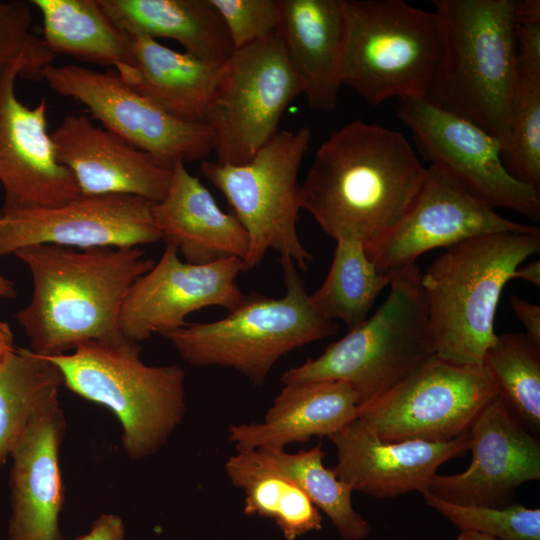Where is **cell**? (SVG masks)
I'll list each match as a JSON object with an SVG mask.
<instances>
[{"instance_id":"obj_1","label":"cell","mask_w":540,"mask_h":540,"mask_svg":"<svg viewBox=\"0 0 540 540\" xmlns=\"http://www.w3.org/2000/svg\"><path fill=\"white\" fill-rule=\"evenodd\" d=\"M426 173L401 133L354 120L318 148L301 184L300 206L333 239H355L367 248L406 214Z\"/></svg>"},{"instance_id":"obj_23","label":"cell","mask_w":540,"mask_h":540,"mask_svg":"<svg viewBox=\"0 0 540 540\" xmlns=\"http://www.w3.org/2000/svg\"><path fill=\"white\" fill-rule=\"evenodd\" d=\"M155 225L165 244L184 261L209 264L229 258L243 261L248 236L234 214L224 212L210 191L177 162L165 197L152 205Z\"/></svg>"},{"instance_id":"obj_38","label":"cell","mask_w":540,"mask_h":540,"mask_svg":"<svg viewBox=\"0 0 540 540\" xmlns=\"http://www.w3.org/2000/svg\"><path fill=\"white\" fill-rule=\"evenodd\" d=\"M510 305L515 316L525 328V335L540 346V306L513 295Z\"/></svg>"},{"instance_id":"obj_39","label":"cell","mask_w":540,"mask_h":540,"mask_svg":"<svg viewBox=\"0 0 540 540\" xmlns=\"http://www.w3.org/2000/svg\"><path fill=\"white\" fill-rule=\"evenodd\" d=\"M75 540H125L123 520L112 513L102 514L93 522L86 534Z\"/></svg>"},{"instance_id":"obj_18","label":"cell","mask_w":540,"mask_h":540,"mask_svg":"<svg viewBox=\"0 0 540 540\" xmlns=\"http://www.w3.org/2000/svg\"><path fill=\"white\" fill-rule=\"evenodd\" d=\"M467 469L436 474L424 490L461 505L503 507L522 484L540 479V442L498 395L469 430ZM423 491V490H422Z\"/></svg>"},{"instance_id":"obj_12","label":"cell","mask_w":540,"mask_h":540,"mask_svg":"<svg viewBox=\"0 0 540 540\" xmlns=\"http://www.w3.org/2000/svg\"><path fill=\"white\" fill-rule=\"evenodd\" d=\"M397 118L410 129L423 158L493 209L540 220V189L515 179L503 162L504 147L477 125L424 98L400 99Z\"/></svg>"},{"instance_id":"obj_29","label":"cell","mask_w":540,"mask_h":540,"mask_svg":"<svg viewBox=\"0 0 540 540\" xmlns=\"http://www.w3.org/2000/svg\"><path fill=\"white\" fill-rule=\"evenodd\" d=\"M63 377L47 357L15 348L0 361V467L42 408L59 399Z\"/></svg>"},{"instance_id":"obj_3","label":"cell","mask_w":540,"mask_h":540,"mask_svg":"<svg viewBox=\"0 0 540 540\" xmlns=\"http://www.w3.org/2000/svg\"><path fill=\"white\" fill-rule=\"evenodd\" d=\"M443 53L424 98L509 144L516 72V0H434ZM503 152V153H504Z\"/></svg>"},{"instance_id":"obj_21","label":"cell","mask_w":540,"mask_h":540,"mask_svg":"<svg viewBox=\"0 0 540 540\" xmlns=\"http://www.w3.org/2000/svg\"><path fill=\"white\" fill-rule=\"evenodd\" d=\"M66 429L59 399L30 420L10 457L11 540H63L64 505L60 448Z\"/></svg>"},{"instance_id":"obj_32","label":"cell","mask_w":540,"mask_h":540,"mask_svg":"<svg viewBox=\"0 0 540 540\" xmlns=\"http://www.w3.org/2000/svg\"><path fill=\"white\" fill-rule=\"evenodd\" d=\"M483 366L514 416L539 438L540 346L525 333L497 335L484 355Z\"/></svg>"},{"instance_id":"obj_9","label":"cell","mask_w":540,"mask_h":540,"mask_svg":"<svg viewBox=\"0 0 540 540\" xmlns=\"http://www.w3.org/2000/svg\"><path fill=\"white\" fill-rule=\"evenodd\" d=\"M310 141L307 127L281 130L246 164L201 162V174L225 196L247 233L242 272L257 267L270 249L303 270L312 260L297 233L298 172Z\"/></svg>"},{"instance_id":"obj_34","label":"cell","mask_w":540,"mask_h":540,"mask_svg":"<svg viewBox=\"0 0 540 540\" xmlns=\"http://www.w3.org/2000/svg\"><path fill=\"white\" fill-rule=\"evenodd\" d=\"M425 503L442 514L461 532L471 531L499 540H540V509L520 504L503 507L461 505L420 492Z\"/></svg>"},{"instance_id":"obj_2","label":"cell","mask_w":540,"mask_h":540,"mask_svg":"<svg viewBox=\"0 0 540 540\" xmlns=\"http://www.w3.org/2000/svg\"><path fill=\"white\" fill-rule=\"evenodd\" d=\"M14 255L29 268L33 292L15 319L30 350L51 357L88 342H120L121 308L134 282L155 261L140 247H25Z\"/></svg>"},{"instance_id":"obj_11","label":"cell","mask_w":540,"mask_h":540,"mask_svg":"<svg viewBox=\"0 0 540 540\" xmlns=\"http://www.w3.org/2000/svg\"><path fill=\"white\" fill-rule=\"evenodd\" d=\"M499 395L484 366H462L436 355L368 403L357 418L381 440L446 442L467 432Z\"/></svg>"},{"instance_id":"obj_42","label":"cell","mask_w":540,"mask_h":540,"mask_svg":"<svg viewBox=\"0 0 540 540\" xmlns=\"http://www.w3.org/2000/svg\"><path fill=\"white\" fill-rule=\"evenodd\" d=\"M15 295L14 283L0 273V298H13Z\"/></svg>"},{"instance_id":"obj_31","label":"cell","mask_w":540,"mask_h":540,"mask_svg":"<svg viewBox=\"0 0 540 540\" xmlns=\"http://www.w3.org/2000/svg\"><path fill=\"white\" fill-rule=\"evenodd\" d=\"M256 450L302 489L315 507L328 516L344 540H360L370 534L369 523L352 505V488L333 469L324 466L321 442L295 453L274 448Z\"/></svg>"},{"instance_id":"obj_43","label":"cell","mask_w":540,"mask_h":540,"mask_svg":"<svg viewBox=\"0 0 540 540\" xmlns=\"http://www.w3.org/2000/svg\"><path fill=\"white\" fill-rule=\"evenodd\" d=\"M456 540H499V539L493 538L485 534L477 533V532L463 531V532H460Z\"/></svg>"},{"instance_id":"obj_24","label":"cell","mask_w":540,"mask_h":540,"mask_svg":"<svg viewBox=\"0 0 540 540\" xmlns=\"http://www.w3.org/2000/svg\"><path fill=\"white\" fill-rule=\"evenodd\" d=\"M358 398L340 381L286 384L262 422L233 424L228 439L236 451L284 449L314 436L330 437L357 418Z\"/></svg>"},{"instance_id":"obj_33","label":"cell","mask_w":540,"mask_h":540,"mask_svg":"<svg viewBox=\"0 0 540 540\" xmlns=\"http://www.w3.org/2000/svg\"><path fill=\"white\" fill-rule=\"evenodd\" d=\"M508 172L540 189V78L517 76L512 98L509 144L503 153Z\"/></svg>"},{"instance_id":"obj_16","label":"cell","mask_w":540,"mask_h":540,"mask_svg":"<svg viewBox=\"0 0 540 540\" xmlns=\"http://www.w3.org/2000/svg\"><path fill=\"white\" fill-rule=\"evenodd\" d=\"M18 77L32 80L25 60L0 77V183L3 210L53 207L81 196L72 172L56 156L45 98L29 107L16 96Z\"/></svg>"},{"instance_id":"obj_37","label":"cell","mask_w":540,"mask_h":540,"mask_svg":"<svg viewBox=\"0 0 540 540\" xmlns=\"http://www.w3.org/2000/svg\"><path fill=\"white\" fill-rule=\"evenodd\" d=\"M516 72L540 78V20L516 19Z\"/></svg>"},{"instance_id":"obj_22","label":"cell","mask_w":540,"mask_h":540,"mask_svg":"<svg viewBox=\"0 0 540 540\" xmlns=\"http://www.w3.org/2000/svg\"><path fill=\"white\" fill-rule=\"evenodd\" d=\"M279 3L276 32L308 106L333 111L342 86L346 34L343 0H279Z\"/></svg>"},{"instance_id":"obj_7","label":"cell","mask_w":540,"mask_h":540,"mask_svg":"<svg viewBox=\"0 0 540 540\" xmlns=\"http://www.w3.org/2000/svg\"><path fill=\"white\" fill-rule=\"evenodd\" d=\"M279 262L285 282L282 297L244 294L225 317L187 323L164 337L191 365L232 368L254 385H263L284 355L338 330L336 322L314 309L295 263L289 258H279Z\"/></svg>"},{"instance_id":"obj_20","label":"cell","mask_w":540,"mask_h":540,"mask_svg":"<svg viewBox=\"0 0 540 540\" xmlns=\"http://www.w3.org/2000/svg\"><path fill=\"white\" fill-rule=\"evenodd\" d=\"M58 161L73 174L83 196L120 194L160 202L173 169L160 165L87 114L67 115L51 133Z\"/></svg>"},{"instance_id":"obj_40","label":"cell","mask_w":540,"mask_h":540,"mask_svg":"<svg viewBox=\"0 0 540 540\" xmlns=\"http://www.w3.org/2000/svg\"><path fill=\"white\" fill-rule=\"evenodd\" d=\"M513 279H520L536 287H540V261H533L525 266L518 267Z\"/></svg>"},{"instance_id":"obj_28","label":"cell","mask_w":540,"mask_h":540,"mask_svg":"<svg viewBox=\"0 0 540 540\" xmlns=\"http://www.w3.org/2000/svg\"><path fill=\"white\" fill-rule=\"evenodd\" d=\"M225 471L244 493V513L272 519L286 540L322 528V516L307 495L258 450L236 451Z\"/></svg>"},{"instance_id":"obj_41","label":"cell","mask_w":540,"mask_h":540,"mask_svg":"<svg viewBox=\"0 0 540 540\" xmlns=\"http://www.w3.org/2000/svg\"><path fill=\"white\" fill-rule=\"evenodd\" d=\"M15 349L12 330L7 322L0 320V361Z\"/></svg>"},{"instance_id":"obj_36","label":"cell","mask_w":540,"mask_h":540,"mask_svg":"<svg viewBox=\"0 0 540 540\" xmlns=\"http://www.w3.org/2000/svg\"><path fill=\"white\" fill-rule=\"evenodd\" d=\"M222 17L234 50L260 41L276 32L279 0H211Z\"/></svg>"},{"instance_id":"obj_5","label":"cell","mask_w":540,"mask_h":540,"mask_svg":"<svg viewBox=\"0 0 540 540\" xmlns=\"http://www.w3.org/2000/svg\"><path fill=\"white\" fill-rule=\"evenodd\" d=\"M140 352L138 343L125 339L88 342L47 357L59 368L63 386L114 414L122 448L133 460L157 453L186 410L185 371L177 365H147Z\"/></svg>"},{"instance_id":"obj_15","label":"cell","mask_w":540,"mask_h":540,"mask_svg":"<svg viewBox=\"0 0 540 540\" xmlns=\"http://www.w3.org/2000/svg\"><path fill=\"white\" fill-rule=\"evenodd\" d=\"M498 232L540 233V228L502 217L447 174L429 166L406 214L365 251L381 273L390 275L416 263L429 250Z\"/></svg>"},{"instance_id":"obj_13","label":"cell","mask_w":540,"mask_h":540,"mask_svg":"<svg viewBox=\"0 0 540 540\" xmlns=\"http://www.w3.org/2000/svg\"><path fill=\"white\" fill-rule=\"evenodd\" d=\"M42 80L56 93L83 103L103 127L146 152L165 168L205 160L213 136L204 123L179 120L131 88L114 69L49 65Z\"/></svg>"},{"instance_id":"obj_25","label":"cell","mask_w":540,"mask_h":540,"mask_svg":"<svg viewBox=\"0 0 540 540\" xmlns=\"http://www.w3.org/2000/svg\"><path fill=\"white\" fill-rule=\"evenodd\" d=\"M108 18L132 38L178 42L184 52L223 65L234 52L226 25L211 0H98Z\"/></svg>"},{"instance_id":"obj_8","label":"cell","mask_w":540,"mask_h":540,"mask_svg":"<svg viewBox=\"0 0 540 540\" xmlns=\"http://www.w3.org/2000/svg\"><path fill=\"white\" fill-rule=\"evenodd\" d=\"M343 3L342 86L373 106L390 98H425L443 53L439 15L403 0Z\"/></svg>"},{"instance_id":"obj_10","label":"cell","mask_w":540,"mask_h":540,"mask_svg":"<svg viewBox=\"0 0 540 540\" xmlns=\"http://www.w3.org/2000/svg\"><path fill=\"white\" fill-rule=\"evenodd\" d=\"M303 93L277 32L234 50L203 123L217 162L246 164L277 133L288 105Z\"/></svg>"},{"instance_id":"obj_27","label":"cell","mask_w":540,"mask_h":540,"mask_svg":"<svg viewBox=\"0 0 540 540\" xmlns=\"http://www.w3.org/2000/svg\"><path fill=\"white\" fill-rule=\"evenodd\" d=\"M41 13L49 50L111 66L129 84L135 74L133 38L103 12L98 0H32Z\"/></svg>"},{"instance_id":"obj_4","label":"cell","mask_w":540,"mask_h":540,"mask_svg":"<svg viewBox=\"0 0 540 540\" xmlns=\"http://www.w3.org/2000/svg\"><path fill=\"white\" fill-rule=\"evenodd\" d=\"M540 252V233L478 236L439 255L421 275L435 355L453 364L483 366L497 334L500 295L514 272Z\"/></svg>"},{"instance_id":"obj_35","label":"cell","mask_w":540,"mask_h":540,"mask_svg":"<svg viewBox=\"0 0 540 540\" xmlns=\"http://www.w3.org/2000/svg\"><path fill=\"white\" fill-rule=\"evenodd\" d=\"M29 4L22 0L0 1V77L14 63L25 60L32 80H42V71L56 57L42 37L33 31Z\"/></svg>"},{"instance_id":"obj_19","label":"cell","mask_w":540,"mask_h":540,"mask_svg":"<svg viewBox=\"0 0 540 540\" xmlns=\"http://www.w3.org/2000/svg\"><path fill=\"white\" fill-rule=\"evenodd\" d=\"M328 439L336 448L337 477L376 498L421 492L442 464L463 456L470 445L469 432L446 442L383 441L358 418Z\"/></svg>"},{"instance_id":"obj_14","label":"cell","mask_w":540,"mask_h":540,"mask_svg":"<svg viewBox=\"0 0 540 540\" xmlns=\"http://www.w3.org/2000/svg\"><path fill=\"white\" fill-rule=\"evenodd\" d=\"M152 203L132 195L83 196L53 207L0 208V256L35 245L140 247L161 239Z\"/></svg>"},{"instance_id":"obj_6","label":"cell","mask_w":540,"mask_h":540,"mask_svg":"<svg viewBox=\"0 0 540 540\" xmlns=\"http://www.w3.org/2000/svg\"><path fill=\"white\" fill-rule=\"evenodd\" d=\"M420 279L417 263L391 273L388 296L374 314L321 355L285 371L281 383L344 382L358 407L399 383L435 355Z\"/></svg>"},{"instance_id":"obj_30","label":"cell","mask_w":540,"mask_h":540,"mask_svg":"<svg viewBox=\"0 0 540 540\" xmlns=\"http://www.w3.org/2000/svg\"><path fill=\"white\" fill-rule=\"evenodd\" d=\"M332 264L323 284L310 300L319 315L341 321L352 330L368 319L369 312L390 275L381 273L355 239H337Z\"/></svg>"},{"instance_id":"obj_17","label":"cell","mask_w":540,"mask_h":540,"mask_svg":"<svg viewBox=\"0 0 540 540\" xmlns=\"http://www.w3.org/2000/svg\"><path fill=\"white\" fill-rule=\"evenodd\" d=\"M240 272L238 258L192 264L180 259L174 245L166 244L158 262L126 295L119 318L122 335L139 343L154 333L165 336L184 327L190 313L205 307L230 312L244 296L236 283Z\"/></svg>"},{"instance_id":"obj_26","label":"cell","mask_w":540,"mask_h":540,"mask_svg":"<svg viewBox=\"0 0 540 540\" xmlns=\"http://www.w3.org/2000/svg\"><path fill=\"white\" fill-rule=\"evenodd\" d=\"M133 56L131 88L179 120L203 123L224 64L206 62L145 36L133 38Z\"/></svg>"}]
</instances>
